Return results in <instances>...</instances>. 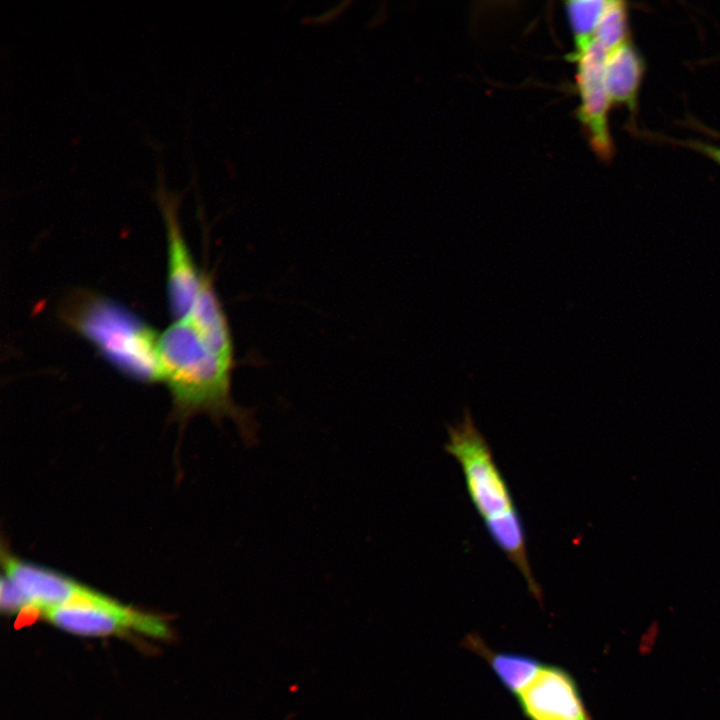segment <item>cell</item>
<instances>
[{
    "label": "cell",
    "instance_id": "15",
    "mask_svg": "<svg viewBox=\"0 0 720 720\" xmlns=\"http://www.w3.org/2000/svg\"><path fill=\"white\" fill-rule=\"evenodd\" d=\"M672 141L702 153L720 165V146L711 145L699 140H671V142Z\"/></svg>",
    "mask_w": 720,
    "mask_h": 720
},
{
    "label": "cell",
    "instance_id": "13",
    "mask_svg": "<svg viewBox=\"0 0 720 720\" xmlns=\"http://www.w3.org/2000/svg\"><path fill=\"white\" fill-rule=\"evenodd\" d=\"M594 40L608 52L628 40V13L623 1H606L598 21Z\"/></svg>",
    "mask_w": 720,
    "mask_h": 720
},
{
    "label": "cell",
    "instance_id": "1",
    "mask_svg": "<svg viewBox=\"0 0 720 720\" xmlns=\"http://www.w3.org/2000/svg\"><path fill=\"white\" fill-rule=\"evenodd\" d=\"M159 381L171 394L177 419L206 413L217 421L228 418L243 441L257 438L254 410L237 405L232 398L233 363L210 350L187 319L175 320L159 336Z\"/></svg>",
    "mask_w": 720,
    "mask_h": 720
},
{
    "label": "cell",
    "instance_id": "4",
    "mask_svg": "<svg viewBox=\"0 0 720 720\" xmlns=\"http://www.w3.org/2000/svg\"><path fill=\"white\" fill-rule=\"evenodd\" d=\"M41 615L57 628L79 636L137 632L167 639L171 634L161 617L126 606L87 586L73 600L47 609Z\"/></svg>",
    "mask_w": 720,
    "mask_h": 720
},
{
    "label": "cell",
    "instance_id": "3",
    "mask_svg": "<svg viewBox=\"0 0 720 720\" xmlns=\"http://www.w3.org/2000/svg\"><path fill=\"white\" fill-rule=\"evenodd\" d=\"M444 448L460 465L468 495L486 530L519 516L491 448L468 409L460 422L448 427Z\"/></svg>",
    "mask_w": 720,
    "mask_h": 720
},
{
    "label": "cell",
    "instance_id": "12",
    "mask_svg": "<svg viewBox=\"0 0 720 720\" xmlns=\"http://www.w3.org/2000/svg\"><path fill=\"white\" fill-rule=\"evenodd\" d=\"M605 5L606 1L603 0H575L566 3L575 40L574 52L584 49L593 41Z\"/></svg>",
    "mask_w": 720,
    "mask_h": 720
},
{
    "label": "cell",
    "instance_id": "6",
    "mask_svg": "<svg viewBox=\"0 0 720 720\" xmlns=\"http://www.w3.org/2000/svg\"><path fill=\"white\" fill-rule=\"evenodd\" d=\"M607 55L608 51L593 39L587 47L568 56L577 63V88L580 96L577 117L593 151L602 160H609L614 154L608 123L611 101L605 85Z\"/></svg>",
    "mask_w": 720,
    "mask_h": 720
},
{
    "label": "cell",
    "instance_id": "5",
    "mask_svg": "<svg viewBox=\"0 0 720 720\" xmlns=\"http://www.w3.org/2000/svg\"><path fill=\"white\" fill-rule=\"evenodd\" d=\"M166 231L167 296L171 315L183 319L190 312L200 289L202 274L197 269L179 221L182 193L170 190L164 180L161 164L157 168L154 192Z\"/></svg>",
    "mask_w": 720,
    "mask_h": 720
},
{
    "label": "cell",
    "instance_id": "11",
    "mask_svg": "<svg viewBox=\"0 0 720 720\" xmlns=\"http://www.w3.org/2000/svg\"><path fill=\"white\" fill-rule=\"evenodd\" d=\"M463 645L482 657L503 687L514 695L533 679L542 665L537 658L529 655L494 651L475 633L467 635Z\"/></svg>",
    "mask_w": 720,
    "mask_h": 720
},
{
    "label": "cell",
    "instance_id": "2",
    "mask_svg": "<svg viewBox=\"0 0 720 720\" xmlns=\"http://www.w3.org/2000/svg\"><path fill=\"white\" fill-rule=\"evenodd\" d=\"M64 311L67 322L121 372L142 382L159 381L160 334L136 315L103 297L82 294Z\"/></svg>",
    "mask_w": 720,
    "mask_h": 720
},
{
    "label": "cell",
    "instance_id": "7",
    "mask_svg": "<svg viewBox=\"0 0 720 720\" xmlns=\"http://www.w3.org/2000/svg\"><path fill=\"white\" fill-rule=\"evenodd\" d=\"M515 697L528 720H592L577 682L558 665L542 664Z\"/></svg>",
    "mask_w": 720,
    "mask_h": 720
},
{
    "label": "cell",
    "instance_id": "14",
    "mask_svg": "<svg viewBox=\"0 0 720 720\" xmlns=\"http://www.w3.org/2000/svg\"><path fill=\"white\" fill-rule=\"evenodd\" d=\"M0 607L6 614L22 613L28 608L23 594L6 576L1 579Z\"/></svg>",
    "mask_w": 720,
    "mask_h": 720
},
{
    "label": "cell",
    "instance_id": "10",
    "mask_svg": "<svg viewBox=\"0 0 720 720\" xmlns=\"http://www.w3.org/2000/svg\"><path fill=\"white\" fill-rule=\"evenodd\" d=\"M643 73V59L629 39L608 52L605 85L611 104L626 106L635 113Z\"/></svg>",
    "mask_w": 720,
    "mask_h": 720
},
{
    "label": "cell",
    "instance_id": "9",
    "mask_svg": "<svg viewBox=\"0 0 720 720\" xmlns=\"http://www.w3.org/2000/svg\"><path fill=\"white\" fill-rule=\"evenodd\" d=\"M203 343L223 360L235 364L230 327L210 275L203 271L200 289L186 317Z\"/></svg>",
    "mask_w": 720,
    "mask_h": 720
},
{
    "label": "cell",
    "instance_id": "8",
    "mask_svg": "<svg viewBox=\"0 0 720 720\" xmlns=\"http://www.w3.org/2000/svg\"><path fill=\"white\" fill-rule=\"evenodd\" d=\"M5 575L23 594L28 608L43 611L65 604L86 586L55 571L25 562L10 554L2 557Z\"/></svg>",
    "mask_w": 720,
    "mask_h": 720
}]
</instances>
